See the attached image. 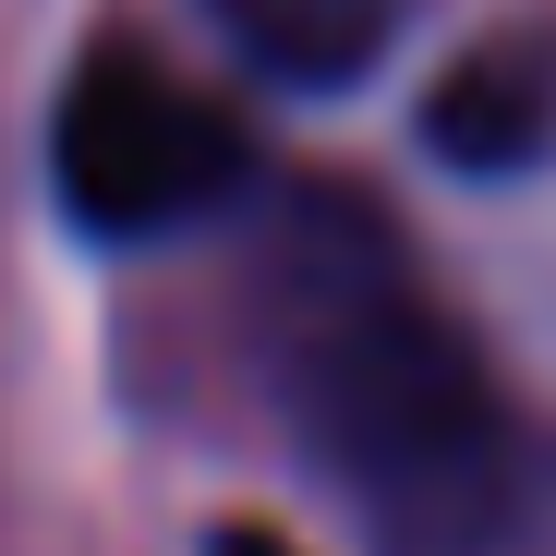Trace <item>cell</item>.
<instances>
[{
  "instance_id": "cell-1",
  "label": "cell",
  "mask_w": 556,
  "mask_h": 556,
  "mask_svg": "<svg viewBox=\"0 0 556 556\" xmlns=\"http://www.w3.org/2000/svg\"><path fill=\"white\" fill-rule=\"evenodd\" d=\"M254 339H266L278 412L303 424V447L327 459V484L376 520V544L435 520L520 435V412L496 388V363L472 351V327L435 303V278L412 266V242L363 194H339V181L266 194Z\"/></svg>"
},
{
  "instance_id": "cell-2",
  "label": "cell",
  "mask_w": 556,
  "mask_h": 556,
  "mask_svg": "<svg viewBox=\"0 0 556 556\" xmlns=\"http://www.w3.org/2000/svg\"><path fill=\"white\" fill-rule=\"evenodd\" d=\"M49 181L85 242H181L254 194V134L230 98L181 85L146 37H98L61 85Z\"/></svg>"
},
{
  "instance_id": "cell-3",
  "label": "cell",
  "mask_w": 556,
  "mask_h": 556,
  "mask_svg": "<svg viewBox=\"0 0 556 556\" xmlns=\"http://www.w3.org/2000/svg\"><path fill=\"white\" fill-rule=\"evenodd\" d=\"M424 146L459 169H532L556 146V25H496L424 98Z\"/></svg>"
},
{
  "instance_id": "cell-4",
  "label": "cell",
  "mask_w": 556,
  "mask_h": 556,
  "mask_svg": "<svg viewBox=\"0 0 556 556\" xmlns=\"http://www.w3.org/2000/svg\"><path fill=\"white\" fill-rule=\"evenodd\" d=\"M218 37L278 85H363L412 25V0H206Z\"/></svg>"
},
{
  "instance_id": "cell-5",
  "label": "cell",
  "mask_w": 556,
  "mask_h": 556,
  "mask_svg": "<svg viewBox=\"0 0 556 556\" xmlns=\"http://www.w3.org/2000/svg\"><path fill=\"white\" fill-rule=\"evenodd\" d=\"M388 556H556V435H508L435 520H412Z\"/></svg>"
},
{
  "instance_id": "cell-6",
  "label": "cell",
  "mask_w": 556,
  "mask_h": 556,
  "mask_svg": "<svg viewBox=\"0 0 556 556\" xmlns=\"http://www.w3.org/2000/svg\"><path fill=\"white\" fill-rule=\"evenodd\" d=\"M218 556H291V544H278V532H230Z\"/></svg>"
}]
</instances>
